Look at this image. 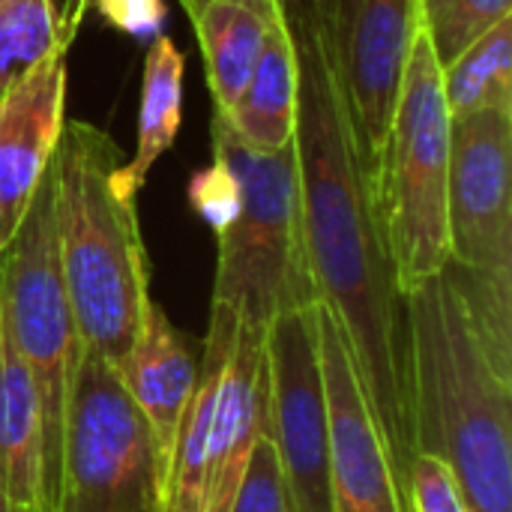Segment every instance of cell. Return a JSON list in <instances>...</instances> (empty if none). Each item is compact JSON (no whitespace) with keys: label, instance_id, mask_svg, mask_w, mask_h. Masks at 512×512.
I'll list each match as a JSON object with an SVG mask.
<instances>
[{"label":"cell","instance_id":"obj_1","mask_svg":"<svg viewBox=\"0 0 512 512\" xmlns=\"http://www.w3.org/2000/svg\"><path fill=\"white\" fill-rule=\"evenodd\" d=\"M297 51V174L318 300L339 321L402 495L414 462L411 333L384 243L372 171L360 153L324 33L306 0H282ZM411 504V498H408Z\"/></svg>","mask_w":512,"mask_h":512},{"label":"cell","instance_id":"obj_2","mask_svg":"<svg viewBox=\"0 0 512 512\" xmlns=\"http://www.w3.org/2000/svg\"><path fill=\"white\" fill-rule=\"evenodd\" d=\"M405 306L414 456L447 465L468 512H512V372L486 354L444 270Z\"/></svg>","mask_w":512,"mask_h":512},{"label":"cell","instance_id":"obj_3","mask_svg":"<svg viewBox=\"0 0 512 512\" xmlns=\"http://www.w3.org/2000/svg\"><path fill=\"white\" fill-rule=\"evenodd\" d=\"M117 144L90 123L63 126L54 153V228L60 270L87 354L126 360L150 300V264L138 207L111 186Z\"/></svg>","mask_w":512,"mask_h":512},{"label":"cell","instance_id":"obj_4","mask_svg":"<svg viewBox=\"0 0 512 512\" xmlns=\"http://www.w3.org/2000/svg\"><path fill=\"white\" fill-rule=\"evenodd\" d=\"M267 333L231 306L213 303L198 360V384L183 417L165 512H231L252 450L270 438Z\"/></svg>","mask_w":512,"mask_h":512},{"label":"cell","instance_id":"obj_5","mask_svg":"<svg viewBox=\"0 0 512 512\" xmlns=\"http://www.w3.org/2000/svg\"><path fill=\"white\" fill-rule=\"evenodd\" d=\"M210 138L213 156L240 183V213L219 234L213 303L231 306L267 333L276 315L318 303L303 237L297 147L291 141L279 150H255L219 111H213Z\"/></svg>","mask_w":512,"mask_h":512},{"label":"cell","instance_id":"obj_6","mask_svg":"<svg viewBox=\"0 0 512 512\" xmlns=\"http://www.w3.org/2000/svg\"><path fill=\"white\" fill-rule=\"evenodd\" d=\"M450 132L453 117L444 99L441 63L426 24H420L405 63L399 102L372 171L384 243L405 297L438 276L450 261Z\"/></svg>","mask_w":512,"mask_h":512},{"label":"cell","instance_id":"obj_7","mask_svg":"<svg viewBox=\"0 0 512 512\" xmlns=\"http://www.w3.org/2000/svg\"><path fill=\"white\" fill-rule=\"evenodd\" d=\"M0 324L30 369L42 402L48 480L51 501L57 507L66 411L84 345L60 270L54 228V168H48L24 213V222L0 252Z\"/></svg>","mask_w":512,"mask_h":512},{"label":"cell","instance_id":"obj_8","mask_svg":"<svg viewBox=\"0 0 512 512\" xmlns=\"http://www.w3.org/2000/svg\"><path fill=\"white\" fill-rule=\"evenodd\" d=\"M54 512H165V474L120 375L81 354L63 432Z\"/></svg>","mask_w":512,"mask_h":512},{"label":"cell","instance_id":"obj_9","mask_svg":"<svg viewBox=\"0 0 512 512\" xmlns=\"http://www.w3.org/2000/svg\"><path fill=\"white\" fill-rule=\"evenodd\" d=\"M270 441L300 512H333L327 387L318 348V303L273 318L264 339Z\"/></svg>","mask_w":512,"mask_h":512},{"label":"cell","instance_id":"obj_10","mask_svg":"<svg viewBox=\"0 0 512 512\" xmlns=\"http://www.w3.org/2000/svg\"><path fill=\"white\" fill-rule=\"evenodd\" d=\"M512 111L453 120L447 231L450 261L512 276Z\"/></svg>","mask_w":512,"mask_h":512},{"label":"cell","instance_id":"obj_11","mask_svg":"<svg viewBox=\"0 0 512 512\" xmlns=\"http://www.w3.org/2000/svg\"><path fill=\"white\" fill-rule=\"evenodd\" d=\"M420 24V0H339L324 39L369 171L384 147Z\"/></svg>","mask_w":512,"mask_h":512},{"label":"cell","instance_id":"obj_12","mask_svg":"<svg viewBox=\"0 0 512 512\" xmlns=\"http://www.w3.org/2000/svg\"><path fill=\"white\" fill-rule=\"evenodd\" d=\"M318 348L327 387L333 512H411L408 498L399 489L384 435L363 396L345 333L321 300Z\"/></svg>","mask_w":512,"mask_h":512},{"label":"cell","instance_id":"obj_13","mask_svg":"<svg viewBox=\"0 0 512 512\" xmlns=\"http://www.w3.org/2000/svg\"><path fill=\"white\" fill-rule=\"evenodd\" d=\"M66 108V51L48 54L0 96V252L45 180Z\"/></svg>","mask_w":512,"mask_h":512},{"label":"cell","instance_id":"obj_14","mask_svg":"<svg viewBox=\"0 0 512 512\" xmlns=\"http://www.w3.org/2000/svg\"><path fill=\"white\" fill-rule=\"evenodd\" d=\"M117 375L150 432L168 489L177 435L198 384V357L192 354L186 339L174 330L165 309L153 297L144 306L141 330Z\"/></svg>","mask_w":512,"mask_h":512},{"label":"cell","instance_id":"obj_15","mask_svg":"<svg viewBox=\"0 0 512 512\" xmlns=\"http://www.w3.org/2000/svg\"><path fill=\"white\" fill-rule=\"evenodd\" d=\"M0 492L24 512H54L45 417L30 369L0 324Z\"/></svg>","mask_w":512,"mask_h":512},{"label":"cell","instance_id":"obj_16","mask_svg":"<svg viewBox=\"0 0 512 512\" xmlns=\"http://www.w3.org/2000/svg\"><path fill=\"white\" fill-rule=\"evenodd\" d=\"M297 51L285 6L270 15V27L258 54V63L228 114L234 135L255 150H279L294 141L297 126Z\"/></svg>","mask_w":512,"mask_h":512},{"label":"cell","instance_id":"obj_17","mask_svg":"<svg viewBox=\"0 0 512 512\" xmlns=\"http://www.w3.org/2000/svg\"><path fill=\"white\" fill-rule=\"evenodd\" d=\"M282 0H204L189 9L216 111L228 114L258 63L270 15Z\"/></svg>","mask_w":512,"mask_h":512},{"label":"cell","instance_id":"obj_18","mask_svg":"<svg viewBox=\"0 0 512 512\" xmlns=\"http://www.w3.org/2000/svg\"><path fill=\"white\" fill-rule=\"evenodd\" d=\"M183 72L186 60L171 36L156 33L141 78V105H138V144L129 162H120L111 174V186L117 195L135 201L144 189L150 168L159 156L174 144L183 123Z\"/></svg>","mask_w":512,"mask_h":512},{"label":"cell","instance_id":"obj_19","mask_svg":"<svg viewBox=\"0 0 512 512\" xmlns=\"http://www.w3.org/2000/svg\"><path fill=\"white\" fill-rule=\"evenodd\" d=\"M447 111L453 120L480 111H512V21H501L441 66Z\"/></svg>","mask_w":512,"mask_h":512},{"label":"cell","instance_id":"obj_20","mask_svg":"<svg viewBox=\"0 0 512 512\" xmlns=\"http://www.w3.org/2000/svg\"><path fill=\"white\" fill-rule=\"evenodd\" d=\"M54 51L66 48L51 0H0V96Z\"/></svg>","mask_w":512,"mask_h":512},{"label":"cell","instance_id":"obj_21","mask_svg":"<svg viewBox=\"0 0 512 512\" xmlns=\"http://www.w3.org/2000/svg\"><path fill=\"white\" fill-rule=\"evenodd\" d=\"M512 0H447V6L426 24L432 51L441 66L456 60L471 42L510 18Z\"/></svg>","mask_w":512,"mask_h":512},{"label":"cell","instance_id":"obj_22","mask_svg":"<svg viewBox=\"0 0 512 512\" xmlns=\"http://www.w3.org/2000/svg\"><path fill=\"white\" fill-rule=\"evenodd\" d=\"M231 512H300L291 501L276 447L270 438H261L252 450L246 477L234 498Z\"/></svg>","mask_w":512,"mask_h":512},{"label":"cell","instance_id":"obj_23","mask_svg":"<svg viewBox=\"0 0 512 512\" xmlns=\"http://www.w3.org/2000/svg\"><path fill=\"white\" fill-rule=\"evenodd\" d=\"M186 198H189L192 210L213 228L216 237L225 234L240 213V183H237L234 171L216 156L207 168H201L189 177Z\"/></svg>","mask_w":512,"mask_h":512},{"label":"cell","instance_id":"obj_24","mask_svg":"<svg viewBox=\"0 0 512 512\" xmlns=\"http://www.w3.org/2000/svg\"><path fill=\"white\" fill-rule=\"evenodd\" d=\"M408 498L411 512H468L447 465L426 453H417L411 462Z\"/></svg>","mask_w":512,"mask_h":512},{"label":"cell","instance_id":"obj_25","mask_svg":"<svg viewBox=\"0 0 512 512\" xmlns=\"http://www.w3.org/2000/svg\"><path fill=\"white\" fill-rule=\"evenodd\" d=\"M90 9H96L114 30L138 39H153L162 33L168 18L165 0H90Z\"/></svg>","mask_w":512,"mask_h":512},{"label":"cell","instance_id":"obj_26","mask_svg":"<svg viewBox=\"0 0 512 512\" xmlns=\"http://www.w3.org/2000/svg\"><path fill=\"white\" fill-rule=\"evenodd\" d=\"M87 12H90V0H66L63 15H57V33H60L63 48H69V42L78 33V27H81Z\"/></svg>","mask_w":512,"mask_h":512},{"label":"cell","instance_id":"obj_27","mask_svg":"<svg viewBox=\"0 0 512 512\" xmlns=\"http://www.w3.org/2000/svg\"><path fill=\"white\" fill-rule=\"evenodd\" d=\"M306 3L312 6V12H315V18H318V27H321V33H324V39H330L339 0H306Z\"/></svg>","mask_w":512,"mask_h":512},{"label":"cell","instance_id":"obj_28","mask_svg":"<svg viewBox=\"0 0 512 512\" xmlns=\"http://www.w3.org/2000/svg\"><path fill=\"white\" fill-rule=\"evenodd\" d=\"M447 6V0H420V9H423V21H429L432 15H438L441 9Z\"/></svg>","mask_w":512,"mask_h":512},{"label":"cell","instance_id":"obj_29","mask_svg":"<svg viewBox=\"0 0 512 512\" xmlns=\"http://www.w3.org/2000/svg\"><path fill=\"white\" fill-rule=\"evenodd\" d=\"M0 512H24V510H21L9 495H3V492H0Z\"/></svg>","mask_w":512,"mask_h":512},{"label":"cell","instance_id":"obj_30","mask_svg":"<svg viewBox=\"0 0 512 512\" xmlns=\"http://www.w3.org/2000/svg\"><path fill=\"white\" fill-rule=\"evenodd\" d=\"M180 3H183V6H186V12H189L192 6H198V3H204V0H180Z\"/></svg>","mask_w":512,"mask_h":512}]
</instances>
